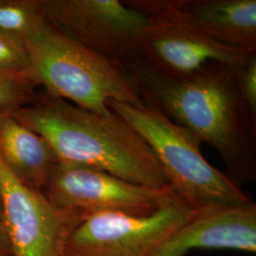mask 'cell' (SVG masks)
<instances>
[{
  "label": "cell",
  "instance_id": "30bf717a",
  "mask_svg": "<svg viewBox=\"0 0 256 256\" xmlns=\"http://www.w3.org/2000/svg\"><path fill=\"white\" fill-rule=\"evenodd\" d=\"M194 250L256 252V204L198 212L151 256H187Z\"/></svg>",
  "mask_w": 256,
  "mask_h": 256
},
{
  "label": "cell",
  "instance_id": "5bb4252c",
  "mask_svg": "<svg viewBox=\"0 0 256 256\" xmlns=\"http://www.w3.org/2000/svg\"><path fill=\"white\" fill-rule=\"evenodd\" d=\"M0 72L24 77L32 81L30 75L28 56L25 41L18 37L10 36L1 30Z\"/></svg>",
  "mask_w": 256,
  "mask_h": 256
},
{
  "label": "cell",
  "instance_id": "277c9868",
  "mask_svg": "<svg viewBox=\"0 0 256 256\" xmlns=\"http://www.w3.org/2000/svg\"><path fill=\"white\" fill-rule=\"evenodd\" d=\"M30 75L46 93L84 110L106 112L108 101L142 102L128 68L93 52L46 22L25 41Z\"/></svg>",
  "mask_w": 256,
  "mask_h": 256
},
{
  "label": "cell",
  "instance_id": "3957f363",
  "mask_svg": "<svg viewBox=\"0 0 256 256\" xmlns=\"http://www.w3.org/2000/svg\"><path fill=\"white\" fill-rule=\"evenodd\" d=\"M106 106L146 142L172 191L198 212L254 202L240 186L204 158L202 142L146 102L108 101Z\"/></svg>",
  "mask_w": 256,
  "mask_h": 256
},
{
  "label": "cell",
  "instance_id": "7a4b0ae2",
  "mask_svg": "<svg viewBox=\"0 0 256 256\" xmlns=\"http://www.w3.org/2000/svg\"><path fill=\"white\" fill-rule=\"evenodd\" d=\"M43 138L59 162L102 170L150 188L169 187L151 148L115 112H94L45 90L10 113Z\"/></svg>",
  "mask_w": 256,
  "mask_h": 256
},
{
  "label": "cell",
  "instance_id": "8fae6325",
  "mask_svg": "<svg viewBox=\"0 0 256 256\" xmlns=\"http://www.w3.org/2000/svg\"><path fill=\"white\" fill-rule=\"evenodd\" d=\"M185 16L224 46L256 52V0H178Z\"/></svg>",
  "mask_w": 256,
  "mask_h": 256
},
{
  "label": "cell",
  "instance_id": "9c48e42d",
  "mask_svg": "<svg viewBox=\"0 0 256 256\" xmlns=\"http://www.w3.org/2000/svg\"><path fill=\"white\" fill-rule=\"evenodd\" d=\"M44 194L55 207L81 212L147 214L158 210L174 192L124 180L100 169L58 162L50 174Z\"/></svg>",
  "mask_w": 256,
  "mask_h": 256
},
{
  "label": "cell",
  "instance_id": "ba28073f",
  "mask_svg": "<svg viewBox=\"0 0 256 256\" xmlns=\"http://www.w3.org/2000/svg\"><path fill=\"white\" fill-rule=\"evenodd\" d=\"M3 226L12 256H66L68 238L84 214L55 207L10 171L0 158Z\"/></svg>",
  "mask_w": 256,
  "mask_h": 256
},
{
  "label": "cell",
  "instance_id": "2e32d148",
  "mask_svg": "<svg viewBox=\"0 0 256 256\" xmlns=\"http://www.w3.org/2000/svg\"><path fill=\"white\" fill-rule=\"evenodd\" d=\"M238 90L250 111L256 115V52L236 70Z\"/></svg>",
  "mask_w": 256,
  "mask_h": 256
},
{
  "label": "cell",
  "instance_id": "e0dca14e",
  "mask_svg": "<svg viewBox=\"0 0 256 256\" xmlns=\"http://www.w3.org/2000/svg\"><path fill=\"white\" fill-rule=\"evenodd\" d=\"M0 256H12L9 239L3 225H0Z\"/></svg>",
  "mask_w": 256,
  "mask_h": 256
},
{
  "label": "cell",
  "instance_id": "4fadbf2b",
  "mask_svg": "<svg viewBox=\"0 0 256 256\" xmlns=\"http://www.w3.org/2000/svg\"><path fill=\"white\" fill-rule=\"evenodd\" d=\"M43 0H0V30L26 41L46 26Z\"/></svg>",
  "mask_w": 256,
  "mask_h": 256
},
{
  "label": "cell",
  "instance_id": "9a60e30c",
  "mask_svg": "<svg viewBox=\"0 0 256 256\" xmlns=\"http://www.w3.org/2000/svg\"><path fill=\"white\" fill-rule=\"evenodd\" d=\"M36 86L28 78L0 72V114L25 106L36 94Z\"/></svg>",
  "mask_w": 256,
  "mask_h": 256
},
{
  "label": "cell",
  "instance_id": "7c38bea8",
  "mask_svg": "<svg viewBox=\"0 0 256 256\" xmlns=\"http://www.w3.org/2000/svg\"><path fill=\"white\" fill-rule=\"evenodd\" d=\"M0 158L20 182L42 192L59 162L46 140L10 113L0 114Z\"/></svg>",
  "mask_w": 256,
  "mask_h": 256
},
{
  "label": "cell",
  "instance_id": "ac0fdd59",
  "mask_svg": "<svg viewBox=\"0 0 256 256\" xmlns=\"http://www.w3.org/2000/svg\"><path fill=\"white\" fill-rule=\"evenodd\" d=\"M0 225H3V208H2V196L0 192Z\"/></svg>",
  "mask_w": 256,
  "mask_h": 256
},
{
  "label": "cell",
  "instance_id": "52a82bcc",
  "mask_svg": "<svg viewBox=\"0 0 256 256\" xmlns=\"http://www.w3.org/2000/svg\"><path fill=\"white\" fill-rule=\"evenodd\" d=\"M46 22L99 54L128 66L142 59L146 16L119 0H43Z\"/></svg>",
  "mask_w": 256,
  "mask_h": 256
},
{
  "label": "cell",
  "instance_id": "5b68a950",
  "mask_svg": "<svg viewBox=\"0 0 256 256\" xmlns=\"http://www.w3.org/2000/svg\"><path fill=\"white\" fill-rule=\"evenodd\" d=\"M124 3L146 16L140 39V55L147 66L160 74L185 77L212 62L238 68L252 54L206 36L185 16L178 0Z\"/></svg>",
  "mask_w": 256,
  "mask_h": 256
},
{
  "label": "cell",
  "instance_id": "8992f818",
  "mask_svg": "<svg viewBox=\"0 0 256 256\" xmlns=\"http://www.w3.org/2000/svg\"><path fill=\"white\" fill-rule=\"evenodd\" d=\"M196 214L176 194L147 214H92L70 234L66 256H151Z\"/></svg>",
  "mask_w": 256,
  "mask_h": 256
},
{
  "label": "cell",
  "instance_id": "6da1fadb",
  "mask_svg": "<svg viewBox=\"0 0 256 256\" xmlns=\"http://www.w3.org/2000/svg\"><path fill=\"white\" fill-rule=\"evenodd\" d=\"M126 68L142 101L214 147L234 182H256V115L238 90V68L212 62L176 78L156 72L142 59Z\"/></svg>",
  "mask_w": 256,
  "mask_h": 256
}]
</instances>
